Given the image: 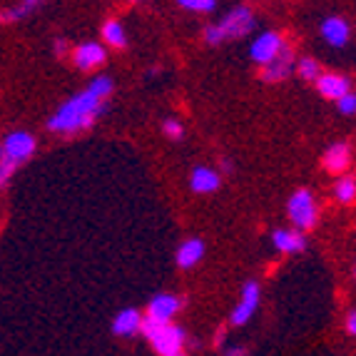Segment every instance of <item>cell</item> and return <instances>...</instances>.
Returning <instances> with one entry per match:
<instances>
[{"instance_id":"6da1fadb","label":"cell","mask_w":356,"mask_h":356,"mask_svg":"<svg viewBox=\"0 0 356 356\" xmlns=\"http://www.w3.org/2000/svg\"><path fill=\"white\" fill-rule=\"evenodd\" d=\"M113 80L107 75L92 77L90 85L80 92L65 100L50 115L48 130L58 135H75L88 127H92L97 118H102L107 110V97L113 95Z\"/></svg>"},{"instance_id":"7a4b0ae2","label":"cell","mask_w":356,"mask_h":356,"mask_svg":"<svg viewBox=\"0 0 356 356\" xmlns=\"http://www.w3.org/2000/svg\"><path fill=\"white\" fill-rule=\"evenodd\" d=\"M254 13L247 6H237L227 13L220 23L207 25L204 28V42L207 45H220L225 40H237V38H247L254 30Z\"/></svg>"},{"instance_id":"3957f363","label":"cell","mask_w":356,"mask_h":356,"mask_svg":"<svg viewBox=\"0 0 356 356\" xmlns=\"http://www.w3.org/2000/svg\"><path fill=\"white\" fill-rule=\"evenodd\" d=\"M140 332L149 339L152 349L160 356L182 354L184 341H187L184 329H179L177 324H172V321H167V324H154V321L143 319V329H140Z\"/></svg>"},{"instance_id":"277c9868","label":"cell","mask_w":356,"mask_h":356,"mask_svg":"<svg viewBox=\"0 0 356 356\" xmlns=\"http://www.w3.org/2000/svg\"><path fill=\"white\" fill-rule=\"evenodd\" d=\"M286 214H289V222L294 225V229L309 232L312 227H316L319 222V207H316V200L312 195V190H297L289 197L286 202Z\"/></svg>"},{"instance_id":"5b68a950","label":"cell","mask_w":356,"mask_h":356,"mask_svg":"<svg viewBox=\"0 0 356 356\" xmlns=\"http://www.w3.org/2000/svg\"><path fill=\"white\" fill-rule=\"evenodd\" d=\"M33 154H35V137L30 132L15 130L0 140V162L15 167V170L20 165H25Z\"/></svg>"},{"instance_id":"8992f818","label":"cell","mask_w":356,"mask_h":356,"mask_svg":"<svg viewBox=\"0 0 356 356\" xmlns=\"http://www.w3.org/2000/svg\"><path fill=\"white\" fill-rule=\"evenodd\" d=\"M259 297H261L259 282H254V280L244 282L242 297H239L237 307H234V312H232V319H229L234 327H244V324H247V321L254 316L257 307H259Z\"/></svg>"},{"instance_id":"52a82bcc","label":"cell","mask_w":356,"mask_h":356,"mask_svg":"<svg viewBox=\"0 0 356 356\" xmlns=\"http://www.w3.org/2000/svg\"><path fill=\"white\" fill-rule=\"evenodd\" d=\"M286 42L284 38L280 35V33H274V30H267V33H261L259 38H254V42H252L250 48V58L254 60L257 65H267V63H272L277 55L282 53V48H284Z\"/></svg>"},{"instance_id":"ba28073f","label":"cell","mask_w":356,"mask_h":356,"mask_svg":"<svg viewBox=\"0 0 356 356\" xmlns=\"http://www.w3.org/2000/svg\"><path fill=\"white\" fill-rule=\"evenodd\" d=\"M184 307V302L175 294H167V291H160V294H154L147 304V321H154V324H167V321H172V316L177 314L179 309Z\"/></svg>"},{"instance_id":"9c48e42d","label":"cell","mask_w":356,"mask_h":356,"mask_svg":"<svg viewBox=\"0 0 356 356\" xmlns=\"http://www.w3.org/2000/svg\"><path fill=\"white\" fill-rule=\"evenodd\" d=\"M72 60H75L77 70L92 72L95 67L105 65L107 50H105V45H100V42H95V40L80 42V45L75 48V53H72Z\"/></svg>"},{"instance_id":"30bf717a","label":"cell","mask_w":356,"mask_h":356,"mask_svg":"<svg viewBox=\"0 0 356 356\" xmlns=\"http://www.w3.org/2000/svg\"><path fill=\"white\" fill-rule=\"evenodd\" d=\"M294 63H297L294 53H291L289 45H284L282 53L277 55L272 63H267V65L261 67V80H264V83H282V80H286V77L294 72Z\"/></svg>"},{"instance_id":"8fae6325","label":"cell","mask_w":356,"mask_h":356,"mask_svg":"<svg viewBox=\"0 0 356 356\" xmlns=\"http://www.w3.org/2000/svg\"><path fill=\"white\" fill-rule=\"evenodd\" d=\"M314 83L319 95L327 97V100H339L346 92H351V80L346 75H341V72H321Z\"/></svg>"},{"instance_id":"7c38bea8","label":"cell","mask_w":356,"mask_h":356,"mask_svg":"<svg viewBox=\"0 0 356 356\" xmlns=\"http://www.w3.org/2000/svg\"><path fill=\"white\" fill-rule=\"evenodd\" d=\"M324 170L332 175H346L351 165V145L349 143H334L327 147L324 157H321Z\"/></svg>"},{"instance_id":"4fadbf2b","label":"cell","mask_w":356,"mask_h":356,"mask_svg":"<svg viewBox=\"0 0 356 356\" xmlns=\"http://www.w3.org/2000/svg\"><path fill=\"white\" fill-rule=\"evenodd\" d=\"M272 242L274 247L284 254H299V252L307 250V237H304V232L294 229V227H282V229H274L272 232Z\"/></svg>"},{"instance_id":"5bb4252c","label":"cell","mask_w":356,"mask_h":356,"mask_svg":"<svg viewBox=\"0 0 356 356\" xmlns=\"http://www.w3.org/2000/svg\"><path fill=\"white\" fill-rule=\"evenodd\" d=\"M351 35V28L344 18H339V15H329L324 23H321V38L324 42H329L332 48H344L346 42H349Z\"/></svg>"},{"instance_id":"9a60e30c","label":"cell","mask_w":356,"mask_h":356,"mask_svg":"<svg viewBox=\"0 0 356 356\" xmlns=\"http://www.w3.org/2000/svg\"><path fill=\"white\" fill-rule=\"evenodd\" d=\"M220 184H222L220 172L212 170V167H195L190 175V187L197 195H212V192L220 190Z\"/></svg>"},{"instance_id":"2e32d148","label":"cell","mask_w":356,"mask_h":356,"mask_svg":"<svg viewBox=\"0 0 356 356\" xmlns=\"http://www.w3.org/2000/svg\"><path fill=\"white\" fill-rule=\"evenodd\" d=\"M140 329H143V314L132 307L122 309V312L113 319V334L115 337L130 339V337H135V334H140Z\"/></svg>"},{"instance_id":"e0dca14e","label":"cell","mask_w":356,"mask_h":356,"mask_svg":"<svg viewBox=\"0 0 356 356\" xmlns=\"http://www.w3.org/2000/svg\"><path fill=\"white\" fill-rule=\"evenodd\" d=\"M204 252H207V247H204L202 239H197V237L184 239V242L177 247V267L179 269H192V267H197V264L202 261Z\"/></svg>"},{"instance_id":"ac0fdd59","label":"cell","mask_w":356,"mask_h":356,"mask_svg":"<svg viewBox=\"0 0 356 356\" xmlns=\"http://www.w3.org/2000/svg\"><path fill=\"white\" fill-rule=\"evenodd\" d=\"M102 40H105V45H110V48H127V33H125V25L120 23V20H107L105 25H102Z\"/></svg>"},{"instance_id":"d6986e66","label":"cell","mask_w":356,"mask_h":356,"mask_svg":"<svg viewBox=\"0 0 356 356\" xmlns=\"http://www.w3.org/2000/svg\"><path fill=\"white\" fill-rule=\"evenodd\" d=\"M334 197H337L341 204H351L356 197V179L351 175H341L334 184Z\"/></svg>"},{"instance_id":"ffe728a7","label":"cell","mask_w":356,"mask_h":356,"mask_svg":"<svg viewBox=\"0 0 356 356\" xmlns=\"http://www.w3.org/2000/svg\"><path fill=\"white\" fill-rule=\"evenodd\" d=\"M294 70H297V75L302 77V80H307V83H314L316 77L321 75V65L316 58H299L297 63H294Z\"/></svg>"},{"instance_id":"44dd1931","label":"cell","mask_w":356,"mask_h":356,"mask_svg":"<svg viewBox=\"0 0 356 356\" xmlns=\"http://www.w3.org/2000/svg\"><path fill=\"white\" fill-rule=\"evenodd\" d=\"M38 6H40V0H20L13 10L0 13V20H20V18H25V15H30Z\"/></svg>"},{"instance_id":"7402d4cb","label":"cell","mask_w":356,"mask_h":356,"mask_svg":"<svg viewBox=\"0 0 356 356\" xmlns=\"http://www.w3.org/2000/svg\"><path fill=\"white\" fill-rule=\"evenodd\" d=\"M177 6L192 13H212L217 8V0H177Z\"/></svg>"},{"instance_id":"603a6c76","label":"cell","mask_w":356,"mask_h":356,"mask_svg":"<svg viewBox=\"0 0 356 356\" xmlns=\"http://www.w3.org/2000/svg\"><path fill=\"white\" fill-rule=\"evenodd\" d=\"M337 107H339V113H341V115L351 118V115L356 113V95H354V92H346L344 97H339V100H337Z\"/></svg>"},{"instance_id":"cb8c5ba5","label":"cell","mask_w":356,"mask_h":356,"mask_svg":"<svg viewBox=\"0 0 356 356\" xmlns=\"http://www.w3.org/2000/svg\"><path fill=\"white\" fill-rule=\"evenodd\" d=\"M162 132H165L167 137H172V140H179V137L184 135V127H182V122H179V120L170 118V120H165V122H162Z\"/></svg>"},{"instance_id":"d4e9b609","label":"cell","mask_w":356,"mask_h":356,"mask_svg":"<svg viewBox=\"0 0 356 356\" xmlns=\"http://www.w3.org/2000/svg\"><path fill=\"white\" fill-rule=\"evenodd\" d=\"M13 172H15V167L6 165V162H0V190H6L8 182H10Z\"/></svg>"},{"instance_id":"484cf974","label":"cell","mask_w":356,"mask_h":356,"mask_svg":"<svg viewBox=\"0 0 356 356\" xmlns=\"http://www.w3.org/2000/svg\"><path fill=\"white\" fill-rule=\"evenodd\" d=\"M65 53H67V42H65V38H58V40H55V55H58V58H63Z\"/></svg>"},{"instance_id":"4316f807","label":"cell","mask_w":356,"mask_h":356,"mask_svg":"<svg viewBox=\"0 0 356 356\" xmlns=\"http://www.w3.org/2000/svg\"><path fill=\"white\" fill-rule=\"evenodd\" d=\"M346 332L356 334V312H349V314H346Z\"/></svg>"},{"instance_id":"83f0119b","label":"cell","mask_w":356,"mask_h":356,"mask_svg":"<svg viewBox=\"0 0 356 356\" xmlns=\"http://www.w3.org/2000/svg\"><path fill=\"white\" fill-rule=\"evenodd\" d=\"M225 356H247V349L244 346H227Z\"/></svg>"},{"instance_id":"f1b7e54d","label":"cell","mask_w":356,"mask_h":356,"mask_svg":"<svg viewBox=\"0 0 356 356\" xmlns=\"http://www.w3.org/2000/svg\"><path fill=\"white\" fill-rule=\"evenodd\" d=\"M222 170H225V172H232V162L229 160H222Z\"/></svg>"},{"instance_id":"f546056e","label":"cell","mask_w":356,"mask_h":356,"mask_svg":"<svg viewBox=\"0 0 356 356\" xmlns=\"http://www.w3.org/2000/svg\"><path fill=\"white\" fill-rule=\"evenodd\" d=\"M135 3H143V0H135Z\"/></svg>"},{"instance_id":"4dcf8cb0","label":"cell","mask_w":356,"mask_h":356,"mask_svg":"<svg viewBox=\"0 0 356 356\" xmlns=\"http://www.w3.org/2000/svg\"><path fill=\"white\" fill-rule=\"evenodd\" d=\"M175 356H184V354H175Z\"/></svg>"}]
</instances>
